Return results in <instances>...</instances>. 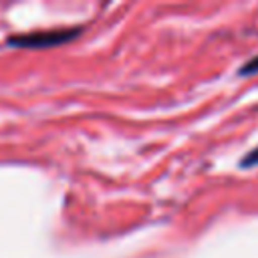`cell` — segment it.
I'll return each instance as SVG.
<instances>
[{"instance_id": "obj_1", "label": "cell", "mask_w": 258, "mask_h": 258, "mask_svg": "<svg viewBox=\"0 0 258 258\" xmlns=\"http://www.w3.org/2000/svg\"><path fill=\"white\" fill-rule=\"evenodd\" d=\"M83 32L81 26H69V28H52V30H38V32H26L18 36H10L8 44L18 48H50L58 46L62 42H69L77 38Z\"/></svg>"}, {"instance_id": "obj_2", "label": "cell", "mask_w": 258, "mask_h": 258, "mask_svg": "<svg viewBox=\"0 0 258 258\" xmlns=\"http://www.w3.org/2000/svg\"><path fill=\"white\" fill-rule=\"evenodd\" d=\"M258 165V145L250 151H246L242 157H240V167L242 169H248V167H256Z\"/></svg>"}, {"instance_id": "obj_3", "label": "cell", "mask_w": 258, "mask_h": 258, "mask_svg": "<svg viewBox=\"0 0 258 258\" xmlns=\"http://www.w3.org/2000/svg\"><path fill=\"white\" fill-rule=\"evenodd\" d=\"M240 77H250V75H258V54L254 58H248L240 69H238Z\"/></svg>"}]
</instances>
